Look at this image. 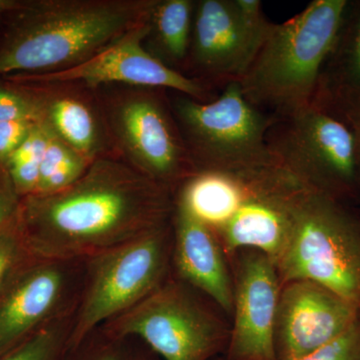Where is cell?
<instances>
[{
    "label": "cell",
    "instance_id": "6da1fadb",
    "mask_svg": "<svg viewBox=\"0 0 360 360\" xmlns=\"http://www.w3.org/2000/svg\"><path fill=\"white\" fill-rule=\"evenodd\" d=\"M174 193L120 158H99L58 193L21 198L18 229L39 259L92 258L167 224Z\"/></svg>",
    "mask_w": 360,
    "mask_h": 360
},
{
    "label": "cell",
    "instance_id": "7a4b0ae2",
    "mask_svg": "<svg viewBox=\"0 0 360 360\" xmlns=\"http://www.w3.org/2000/svg\"><path fill=\"white\" fill-rule=\"evenodd\" d=\"M155 0H20L0 21V77L86 63L148 20Z\"/></svg>",
    "mask_w": 360,
    "mask_h": 360
},
{
    "label": "cell",
    "instance_id": "3957f363",
    "mask_svg": "<svg viewBox=\"0 0 360 360\" xmlns=\"http://www.w3.org/2000/svg\"><path fill=\"white\" fill-rule=\"evenodd\" d=\"M347 4V0H314L285 22L274 23L238 82L251 105L274 118L311 105Z\"/></svg>",
    "mask_w": 360,
    "mask_h": 360
},
{
    "label": "cell",
    "instance_id": "277c9868",
    "mask_svg": "<svg viewBox=\"0 0 360 360\" xmlns=\"http://www.w3.org/2000/svg\"><path fill=\"white\" fill-rule=\"evenodd\" d=\"M276 267L281 285L309 281L359 304L360 222L340 200L304 189Z\"/></svg>",
    "mask_w": 360,
    "mask_h": 360
},
{
    "label": "cell",
    "instance_id": "5b68a950",
    "mask_svg": "<svg viewBox=\"0 0 360 360\" xmlns=\"http://www.w3.org/2000/svg\"><path fill=\"white\" fill-rule=\"evenodd\" d=\"M96 92L120 160L174 193L195 174L168 90L110 84Z\"/></svg>",
    "mask_w": 360,
    "mask_h": 360
},
{
    "label": "cell",
    "instance_id": "8992f818",
    "mask_svg": "<svg viewBox=\"0 0 360 360\" xmlns=\"http://www.w3.org/2000/svg\"><path fill=\"white\" fill-rule=\"evenodd\" d=\"M168 96L195 172L276 165L265 141L274 118L251 105L238 82L210 101L170 90Z\"/></svg>",
    "mask_w": 360,
    "mask_h": 360
},
{
    "label": "cell",
    "instance_id": "52a82bcc",
    "mask_svg": "<svg viewBox=\"0 0 360 360\" xmlns=\"http://www.w3.org/2000/svg\"><path fill=\"white\" fill-rule=\"evenodd\" d=\"M172 234V219L90 258L89 281L73 319L68 352L82 345L101 324L131 309L165 283Z\"/></svg>",
    "mask_w": 360,
    "mask_h": 360
},
{
    "label": "cell",
    "instance_id": "ba28073f",
    "mask_svg": "<svg viewBox=\"0 0 360 360\" xmlns=\"http://www.w3.org/2000/svg\"><path fill=\"white\" fill-rule=\"evenodd\" d=\"M265 141L274 162L314 191L340 200L360 186L354 130L312 105L274 118Z\"/></svg>",
    "mask_w": 360,
    "mask_h": 360
},
{
    "label": "cell",
    "instance_id": "9c48e42d",
    "mask_svg": "<svg viewBox=\"0 0 360 360\" xmlns=\"http://www.w3.org/2000/svg\"><path fill=\"white\" fill-rule=\"evenodd\" d=\"M272 25L259 0H195L184 77L214 94L240 82Z\"/></svg>",
    "mask_w": 360,
    "mask_h": 360
},
{
    "label": "cell",
    "instance_id": "30bf717a",
    "mask_svg": "<svg viewBox=\"0 0 360 360\" xmlns=\"http://www.w3.org/2000/svg\"><path fill=\"white\" fill-rule=\"evenodd\" d=\"M106 324L108 335L139 338L161 360H212L229 340L219 319L175 283H163Z\"/></svg>",
    "mask_w": 360,
    "mask_h": 360
},
{
    "label": "cell",
    "instance_id": "8fae6325",
    "mask_svg": "<svg viewBox=\"0 0 360 360\" xmlns=\"http://www.w3.org/2000/svg\"><path fill=\"white\" fill-rule=\"evenodd\" d=\"M307 188L277 165L248 169L245 196L215 232L225 252L257 250L276 264L290 238L296 201Z\"/></svg>",
    "mask_w": 360,
    "mask_h": 360
},
{
    "label": "cell",
    "instance_id": "7c38bea8",
    "mask_svg": "<svg viewBox=\"0 0 360 360\" xmlns=\"http://www.w3.org/2000/svg\"><path fill=\"white\" fill-rule=\"evenodd\" d=\"M148 32V18L77 68L49 75H20L35 82H79L94 89L110 84L155 87L180 92L200 101H212L219 96L149 54L143 45Z\"/></svg>",
    "mask_w": 360,
    "mask_h": 360
},
{
    "label": "cell",
    "instance_id": "4fadbf2b",
    "mask_svg": "<svg viewBox=\"0 0 360 360\" xmlns=\"http://www.w3.org/2000/svg\"><path fill=\"white\" fill-rule=\"evenodd\" d=\"M359 316V304L321 284L293 281L281 285L277 305V360H300L340 336Z\"/></svg>",
    "mask_w": 360,
    "mask_h": 360
},
{
    "label": "cell",
    "instance_id": "5bb4252c",
    "mask_svg": "<svg viewBox=\"0 0 360 360\" xmlns=\"http://www.w3.org/2000/svg\"><path fill=\"white\" fill-rule=\"evenodd\" d=\"M281 283L276 264L257 250L239 257L233 283L234 326L229 360H277L276 319Z\"/></svg>",
    "mask_w": 360,
    "mask_h": 360
},
{
    "label": "cell",
    "instance_id": "9a60e30c",
    "mask_svg": "<svg viewBox=\"0 0 360 360\" xmlns=\"http://www.w3.org/2000/svg\"><path fill=\"white\" fill-rule=\"evenodd\" d=\"M7 77L32 91L39 105V122L85 160L94 162L118 158L96 89L79 82H35L20 75Z\"/></svg>",
    "mask_w": 360,
    "mask_h": 360
},
{
    "label": "cell",
    "instance_id": "2e32d148",
    "mask_svg": "<svg viewBox=\"0 0 360 360\" xmlns=\"http://www.w3.org/2000/svg\"><path fill=\"white\" fill-rule=\"evenodd\" d=\"M68 262L37 258L9 279L0 293V356L65 314Z\"/></svg>",
    "mask_w": 360,
    "mask_h": 360
},
{
    "label": "cell",
    "instance_id": "e0dca14e",
    "mask_svg": "<svg viewBox=\"0 0 360 360\" xmlns=\"http://www.w3.org/2000/svg\"><path fill=\"white\" fill-rule=\"evenodd\" d=\"M311 105L352 130L360 127V0H347Z\"/></svg>",
    "mask_w": 360,
    "mask_h": 360
},
{
    "label": "cell",
    "instance_id": "ac0fdd59",
    "mask_svg": "<svg viewBox=\"0 0 360 360\" xmlns=\"http://www.w3.org/2000/svg\"><path fill=\"white\" fill-rule=\"evenodd\" d=\"M174 262L186 283L210 296L225 311L233 309V283L224 248L214 232L174 200Z\"/></svg>",
    "mask_w": 360,
    "mask_h": 360
},
{
    "label": "cell",
    "instance_id": "d6986e66",
    "mask_svg": "<svg viewBox=\"0 0 360 360\" xmlns=\"http://www.w3.org/2000/svg\"><path fill=\"white\" fill-rule=\"evenodd\" d=\"M195 0H155L143 45L162 65L184 75Z\"/></svg>",
    "mask_w": 360,
    "mask_h": 360
},
{
    "label": "cell",
    "instance_id": "ffe728a7",
    "mask_svg": "<svg viewBox=\"0 0 360 360\" xmlns=\"http://www.w3.org/2000/svg\"><path fill=\"white\" fill-rule=\"evenodd\" d=\"M90 165V161L49 130L39 186L33 195H47L63 191L79 179Z\"/></svg>",
    "mask_w": 360,
    "mask_h": 360
},
{
    "label": "cell",
    "instance_id": "44dd1931",
    "mask_svg": "<svg viewBox=\"0 0 360 360\" xmlns=\"http://www.w3.org/2000/svg\"><path fill=\"white\" fill-rule=\"evenodd\" d=\"M49 137V129L41 122H37L20 148L4 163L21 198L37 193Z\"/></svg>",
    "mask_w": 360,
    "mask_h": 360
},
{
    "label": "cell",
    "instance_id": "7402d4cb",
    "mask_svg": "<svg viewBox=\"0 0 360 360\" xmlns=\"http://www.w3.org/2000/svg\"><path fill=\"white\" fill-rule=\"evenodd\" d=\"M71 326L70 317L63 314L1 355L0 360H63Z\"/></svg>",
    "mask_w": 360,
    "mask_h": 360
},
{
    "label": "cell",
    "instance_id": "603a6c76",
    "mask_svg": "<svg viewBox=\"0 0 360 360\" xmlns=\"http://www.w3.org/2000/svg\"><path fill=\"white\" fill-rule=\"evenodd\" d=\"M18 120L39 122V105L25 84L8 77H0V122Z\"/></svg>",
    "mask_w": 360,
    "mask_h": 360
},
{
    "label": "cell",
    "instance_id": "cb8c5ba5",
    "mask_svg": "<svg viewBox=\"0 0 360 360\" xmlns=\"http://www.w3.org/2000/svg\"><path fill=\"white\" fill-rule=\"evenodd\" d=\"M300 360H360L359 316L340 336Z\"/></svg>",
    "mask_w": 360,
    "mask_h": 360
},
{
    "label": "cell",
    "instance_id": "d4e9b609",
    "mask_svg": "<svg viewBox=\"0 0 360 360\" xmlns=\"http://www.w3.org/2000/svg\"><path fill=\"white\" fill-rule=\"evenodd\" d=\"M120 341V338L108 335V340L104 342L89 345L84 342L66 352L63 360H142L122 347Z\"/></svg>",
    "mask_w": 360,
    "mask_h": 360
},
{
    "label": "cell",
    "instance_id": "484cf974",
    "mask_svg": "<svg viewBox=\"0 0 360 360\" xmlns=\"http://www.w3.org/2000/svg\"><path fill=\"white\" fill-rule=\"evenodd\" d=\"M21 198L0 161V238L18 229Z\"/></svg>",
    "mask_w": 360,
    "mask_h": 360
},
{
    "label": "cell",
    "instance_id": "4316f807",
    "mask_svg": "<svg viewBox=\"0 0 360 360\" xmlns=\"http://www.w3.org/2000/svg\"><path fill=\"white\" fill-rule=\"evenodd\" d=\"M23 252L27 251L18 229L0 238V293L16 270L20 269Z\"/></svg>",
    "mask_w": 360,
    "mask_h": 360
},
{
    "label": "cell",
    "instance_id": "83f0119b",
    "mask_svg": "<svg viewBox=\"0 0 360 360\" xmlns=\"http://www.w3.org/2000/svg\"><path fill=\"white\" fill-rule=\"evenodd\" d=\"M37 122L32 120L0 122V161L2 163L20 148Z\"/></svg>",
    "mask_w": 360,
    "mask_h": 360
},
{
    "label": "cell",
    "instance_id": "f1b7e54d",
    "mask_svg": "<svg viewBox=\"0 0 360 360\" xmlns=\"http://www.w3.org/2000/svg\"><path fill=\"white\" fill-rule=\"evenodd\" d=\"M18 1L20 0H0V21L18 6Z\"/></svg>",
    "mask_w": 360,
    "mask_h": 360
},
{
    "label": "cell",
    "instance_id": "f546056e",
    "mask_svg": "<svg viewBox=\"0 0 360 360\" xmlns=\"http://www.w3.org/2000/svg\"><path fill=\"white\" fill-rule=\"evenodd\" d=\"M355 135V146H356L357 168H359V177L360 184V127L354 129Z\"/></svg>",
    "mask_w": 360,
    "mask_h": 360
},
{
    "label": "cell",
    "instance_id": "4dcf8cb0",
    "mask_svg": "<svg viewBox=\"0 0 360 360\" xmlns=\"http://www.w3.org/2000/svg\"><path fill=\"white\" fill-rule=\"evenodd\" d=\"M212 360H229L226 359V357H224V359H217V357H215L214 359H212Z\"/></svg>",
    "mask_w": 360,
    "mask_h": 360
},
{
    "label": "cell",
    "instance_id": "1f68e13d",
    "mask_svg": "<svg viewBox=\"0 0 360 360\" xmlns=\"http://www.w3.org/2000/svg\"><path fill=\"white\" fill-rule=\"evenodd\" d=\"M359 323H360V303H359Z\"/></svg>",
    "mask_w": 360,
    "mask_h": 360
}]
</instances>
